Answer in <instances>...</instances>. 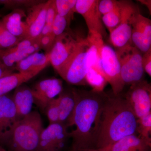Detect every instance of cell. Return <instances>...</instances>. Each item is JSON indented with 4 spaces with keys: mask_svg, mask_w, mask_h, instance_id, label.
Segmentation results:
<instances>
[{
    "mask_svg": "<svg viewBox=\"0 0 151 151\" xmlns=\"http://www.w3.org/2000/svg\"><path fill=\"white\" fill-rule=\"evenodd\" d=\"M76 105L67 127L75 126L69 133L71 144L68 151L96 149L101 113L109 95L103 92L72 88Z\"/></svg>",
    "mask_w": 151,
    "mask_h": 151,
    "instance_id": "cell-1",
    "label": "cell"
},
{
    "mask_svg": "<svg viewBox=\"0 0 151 151\" xmlns=\"http://www.w3.org/2000/svg\"><path fill=\"white\" fill-rule=\"evenodd\" d=\"M137 119L125 97L109 96L101 113L96 150L109 151L122 138L137 134Z\"/></svg>",
    "mask_w": 151,
    "mask_h": 151,
    "instance_id": "cell-2",
    "label": "cell"
},
{
    "mask_svg": "<svg viewBox=\"0 0 151 151\" xmlns=\"http://www.w3.org/2000/svg\"><path fill=\"white\" fill-rule=\"evenodd\" d=\"M43 129L40 114L32 111L0 135V145L9 151H36Z\"/></svg>",
    "mask_w": 151,
    "mask_h": 151,
    "instance_id": "cell-3",
    "label": "cell"
},
{
    "mask_svg": "<svg viewBox=\"0 0 151 151\" xmlns=\"http://www.w3.org/2000/svg\"><path fill=\"white\" fill-rule=\"evenodd\" d=\"M97 48V59L94 66L111 85L113 95H121L124 86L121 77V66L115 49L106 44L97 33L88 32L87 37Z\"/></svg>",
    "mask_w": 151,
    "mask_h": 151,
    "instance_id": "cell-4",
    "label": "cell"
},
{
    "mask_svg": "<svg viewBox=\"0 0 151 151\" xmlns=\"http://www.w3.org/2000/svg\"><path fill=\"white\" fill-rule=\"evenodd\" d=\"M97 48L87 37L83 38L67 62L58 72L68 84H86V76L97 59Z\"/></svg>",
    "mask_w": 151,
    "mask_h": 151,
    "instance_id": "cell-5",
    "label": "cell"
},
{
    "mask_svg": "<svg viewBox=\"0 0 151 151\" xmlns=\"http://www.w3.org/2000/svg\"><path fill=\"white\" fill-rule=\"evenodd\" d=\"M121 66V77L125 85H132L144 80L142 55L132 44L115 50Z\"/></svg>",
    "mask_w": 151,
    "mask_h": 151,
    "instance_id": "cell-6",
    "label": "cell"
},
{
    "mask_svg": "<svg viewBox=\"0 0 151 151\" xmlns=\"http://www.w3.org/2000/svg\"><path fill=\"white\" fill-rule=\"evenodd\" d=\"M121 21L119 25L110 32V40L115 50L132 44L133 20L140 13L139 7L131 1H119Z\"/></svg>",
    "mask_w": 151,
    "mask_h": 151,
    "instance_id": "cell-7",
    "label": "cell"
},
{
    "mask_svg": "<svg viewBox=\"0 0 151 151\" xmlns=\"http://www.w3.org/2000/svg\"><path fill=\"white\" fill-rule=\"evenodd\" d=\"M83 38L76 35L68 28L57 37L49 53L50 64L57 73L73 55Z\"/></svg>",
    "mask_w": 151,
    "mask_h": 151,
    "instance_id": "cell-8",
    "label": "cell"
},
{
    "mask_svg": "<svg viewBox=\"0 0 151 151\" xmlns=\"http://www.w3.org/2000/svg\"><path fill=\"white\" fill-rule=\"evenodd\" d=\"M125 98L137 119L151 112V86L147 81L131 85Z\"/></svg>",
    "mask_w": 151,
    "mask_h": 151,
    "instance_id": "cell-9",
    "label": "cell"
},
{
    "mask_svg": "<svg viewBox=\"0 0 151 151\" xmlns=\"http://www.w3.org/2000/svg\"><path fill=\"white\" fill-rule=\"evenodd\" d=\"M68 127L60 123L50 124L41 133L36 151H60L69 138Z\"/></svg>",
    "mask_w": 151,
    "mask_h": 151,
    "instance_id": "cell-10",
    "label": "cell"
},
{
    "mask_svg": "<svg viewBox=\"0 0 151 151\" xmlns=\"http://www.w3.org/2000/svg\"><path fill=\"white\" fill-rule=\"evenodd\" d=\"M99 0H77L76 13L80 14L86 22L89 32L97 33L103 38L107 36L102 15L98 10Z\"/></svg>",
    "mask_w": 151,
    "mask_h": 151,
    "instance_id": "cell-11",
    "label": "cell"
},
{
    "mask_svg": "<svg viewBox=\"0 0 151 151\" xmlns=\"http://www.w3.org/2000/svg\"><path fill=\"white\" fill-rule=\"evenodd\" d=\"M34 103L44 111L50 101L55 98L63 91L61 79L51 78L43 79L35 84L31 89Z\"/></svg>",
    "mask_w": 151,
    "mask_h": 151,
    "instance_id": "cell-12",
    "label": "cell"
},
{
    "mask_svg": "<svg viewBox=\"0 0 151 151\" xmlns=\"http://www.w3.org/2000/svg\"><path fill=\"white\" fill-rule=\"evenodd\" d=\"M131 41L132 44L143 53L151 48V21L140 13L133 20Z\"/></svg>",
    "mask_w": 151,
    "mask_h": 151,
    "instance_id": "cell-13",
    "label": "cell"
},
{
    "mask_svg": "<svg viewBox=\"0 0 151 151\" xmlns=\"http://www.w3.org/2000/svg\"><path fill=\"white\" fill-rule=\"evenodd\" d=\"M50 0L30 8L26 11V22L28 28L29 38L37 39L44 26L46 21L47 11Z\"/></svg>",
    "mask_w": 151,
    "mask_h": 151,
    "instance_id": "cell-14",
    "label": "cell"
},
{
    "mask_svg": "<svg viewBox=\"0 0 151 151\" xmlns=\"http://www.w3.org/2000/svg\"><path fill=\"white\" fill-rule=\"evenodd\" d=\"M26 11L16 9L12 11L1 19L6 28L13 35L24 40L29 38L28 28L26 22Z\"/></svg>",
    "mask_w": 151,
    "mask_h": 151,
    "instance_id": "cell-15",
    "label": "cell"
},
{
    "mask_svg": "<svg viewBox=\"0 0 151 151\" xmlns=\"http://www.w3.org/2000/svg\"><path fill=\"white\" fill-rule=\"evenodd\" d=\"M36 52L17 63L15 70L24 73H35L37 75L50 64L49 53Z\"/></svg>",
    "mask_w": 151,
    "mask_h": 151,
    "instance_id": "cell-16",
    "label": "cell"
},
{
    "mask_svg": "<svg viewBox=\"0 0 151 151\" xmlns=\"http://www.w3.org/2000/svg\"><path fill=\"white\" fill-rule=\"evenodd\" d=\"M12 97L19 119L25 117L32 112L34 98L31 89L27 85L23 84L16 88Z\"/></svg>",
    "mask_w": 151,
    "mask_h": 151,
    "instance_id": "cell-17",
    "label": "cell"
},
{
    "mask_svg": "<svg viewBox=\"0 0 151 151\" xmlns=\"http://www.w3.org/2000/svg\"><path fill=\"white\" fill-rule=\"evenodd\" d=\"M18 120L12 97L8 94L0 96V135L8 131Z\"/></svg>",
    "mask_w": 151,
    "mask_h": 151,
    "instance_id": "cell-18",
    "label": "cell"
},
{
    "mask_svg": "<svg viewBox=\"0 0 151 151\" xmlns=\"http://www.w3.org/2000/svg\"><path fill=\"white\" fill-rule=\"evenodd\" d=\"M40 50L39 44L35 45L23 51L17 50L13 47L6 49H0V60L6 67L15 69V66L17 63Z\"/></svg>",
    "mask_w": 151,
    "mask_h": 151,
    "instance_id": "cell-19",
    "label": "cell"
},
{
    "mask_svg": "<svg viewBox=\"0 0 151 151\" xmlns=\"http://www.w3.org/2000/svg\"><path fill=\"white\" fill-rule=\"evenodd\" d=\"M151 145L136 134L122 138L109 151H150Z\"/></svg>",
    "mask_w": 151,
    "mask_h": 151,
    "instance_id": "cell-20",
    "label": "cell"
},
{
    "mask_svg": "<svg viewBox=\"0 0 151 151\" xmlns=\"http://www.w3.org/2000/svg\"><path fill=\"white\" fill-rule=\"evenodd\" d=\"M58 96L56 99L59 110V123L67 127L75 109V97L72 89L63 91Z\"/></svg>",
    "mask_w": 151,
    "mask_h": 151,
    "instance_id": "cell-21",
    "label": "cell"
},
{
    "mask_svg": "<svg viewBox=\"0 0 151 151\" xmlns=\"http://www.w3.org/2000/svg\"><path fill=\"white\" fill-rule=\"evenodd\" d=\"M37 75L35 73H13L0 78V96L7 94Z\"/></svg>",
    "mask_w": 151,
    "mask_h": 151,
    "instance_id": "cell-22",
    "label": "cell"
},
{
    "mask_svg": "<svg viewBox=\"0 0 151 151\" xmlns=\"http://www.w3.org/2000/svg\"><path fill=\"white\" fill-rule=\"evenodd\" d=\"M86 84L92 87V90L103 92L108 82L104 76L94 66L90 68L86 76Z\"/></svg>",
    "mask_w": 151,
    "mask_h": 151,
    "instance_id": "cell-23",
    "label": "cell"
},
{
    "mask_svg": "<svg viewBox=\"0 0 151 151\" xmlns=\"http://www.w3.org/2000/svg\"><path fill=\"white\" fill-rule=\"evenodd\" d=\"M76 1L77 0H55L58 14L66 18L69 26L76 13Z\"/></svg>",
    "mask_w": 151,
    "mask_h": 151,
    "instance_id": "cell-24",
    "label": "cell"
},
{
    "mask_svg": "<svg viewBox=\"0 0 151 151\" xmlns=\"http://www.w3.org/2000/svg\"><path fill=\"white\" fill-rule=\"evenodd\" d=\"M42 0H0V5L12 11L16 9L26 11L30 8L43 2Z\"/></svg>",
    "mask_w": 151,
    "mask_h": 151,
    "instance_id": "cell-25",
    "label": "cell"
},
{
    "mask_svg": "<svg viewBox=\"0 0 151 151\" xmlns=\"http://www.w3.org/2000/svg\"><path fill=\"white\" fill-rule=\"evenodd\" d=\"M137 133L140 137L151 145V112L137 119Z\"/></svg>",
    "mask_w": 151,
    "mask_h": 151,
    "instance_id": "cell-26",
    "label": "cell"
},
{
    "mask_svg": "<svg viewBox=\"0 0 151 151\" xmlns=\"http://www.w3.org/2000/svg\"><path fill=\"white\" fill-rule=\"evenodd\" d=\"M102 20L103 24L107 28L109 32L119 25L121 21L119 1H118L117 5L112 12L102 16Z\"/></svg>",
    "mask_w": 151,
    "mask_h": 151,
    "instance_id": "cell-27",
    "label": "cell"
},
{
    "mask_svg": "<svg viewBox=\"0 0 151 151\" xmlns=\"http://www.w3.org/2000/svg\"><path fill=\"white\" fill-rule=\"evenodd\" d=\"M22 40L13 35L6 28L1 19H0V43L2 49L13 47Z\"/></svg>",
    "mask_w": 151,
    "mask_h": 151,
    "instance_id": "cell-28",
    "label": "cell"
},
{
    "mask_svg": "<svg viewBox=\"0 0 151 151\" xmlns=\"http://www.w3.org/2000/svg\"><path fill=\"white\" fill-rule=\"evenodd\" d=\"M44 112L46 113L49 124L59 123V110L56 98L49 102Z\"/></svg>",
    "mask_w": 151,
    "mask_h": 151,
    "instance_id": "cell-29",
    "label": "cell"
},
{
    "mask_svg": "<svg viewBox=\"0 0 151 151\" xmlns=\"http://www.w3.org/2000/svg\"><path fill=\"white\" fill-rule=\"evenodd\" d=\"M68 27L66 18L57 14L52 25V32L54 36L56 37L61 35Z\"/></svg>",
    "mask_w": 151,
    "mask_h": 151,
    "instance_id": "cell-30",
    "label": "cell"
},
{
    "mask_svg": "<svg viewBox=\"0 0 151 151\" xmlns=\"http://www.w3.org/2000/svg\"><path fill=\"white\" fill-rule=\"evenodd\" d=\"M117 2L118 1L116 0H100L98 1V10L102 16L112 12L117 5Z\"/></svg>",
    "mask_w": 151,
    "mask_h": 151,
    "instance_id": "cell-31",
    "label": "cell"
},
{
    "mask_svg": "<svg viewBox=\"0 0 151 151\" xmlns=\"http://www.w3.org/2000/svg\"><path fill=\"white\" fill-rule=\"evenodd\" d=\"M55 0H50L48 9L47 11L45 24L52 25L55 17L57 14Z\"/></svg>",
    "mask_w": 151,
    "mask_h": 151,
    "instance_id": "cell-32",
    "label": "cell"
},
{
    "mask_svg": "<svg viewBox=\"0 0 151 151\" xmlns=\"http://www.w3.org/2000/svg\"><path fill=\"white\" fill-rule=\"evenodd\" d=\"M142 65L144 71L151 76V48L142 55Z\"/></svg>",
    "mask_w": 151,
    "mask_h": 151,
    "instance_id": "cell-33",
    "label": "cell"
},
{
    "mask_svg": "<svg viewBox=\"0 0 151 151\" xmlns=\"http://www.w3.org/2000/svg\"><path fill=\"white\" fill-rule=\"evenodd\" d=\"M14 70L15 69L14 68H9L4 65H0V78L12 74Z\"/></svg>",
    "mask_w": 151,
    "mask_h": 151,
    "instance_id": "cell-34",
    "label": "cell"
},
{
    "mask_svg": "<svg viewBox=\"0 0 151 151\" xmlns=\"http://www.w3.org/2000/svg\"><path fill=\"white\" fill-rule=\"evenodd\" d=\"M141 4L144 5L147 8L149 9V12L151 14V1L150 0H139L138 1Z\"/></svg>",
    "mask_w": 151,
    "mask_h": 151,
    "instance_id": "cell-35",
    "label": "cell"
},
{
    "mask_svg": "<svg viewBox=\"0 0 151 151\" xmlns=\"http://www.w3.org/2000/svg\"><path fill=\"white\" fill-rule=\"evenodd\" d=\"M76 151H100L96 149H85V150H79Z\"/></svg>",
    "mask_w": 151,
    "mask_h": 151,
    "instance_id": "cell-36",
    "label": "cell"
},
{
    "mask_svg": "<svg viewBox=\"0 0 151 151\" xmlns=\"http://www.w3.org/2000/svg\"><path fill=\"white\" fill-rule=\"evenodd\" d=\"M0 151H9L0 145Z\"/></svg>",
    "mask_w": 151,
    "mask_h": 151,
    "instance_id": "cell-37",
    "label": "cell"
},
{
    "mask_svg": "<svg viewBox=\"0 0 151 151\" xmlns=\"http://www.w3.org/2000/svg\"><path fill=\"white\" fill-rule=\"evenodd\" d=\"M4 65V64H3L2 63V62H1V60H0V65Z\"/></svg>",
    "mask_w": 151,
    "mask_h": 151,
    "instance_id": "cell-38",
    "label": "cell"
},
{
    "mask_svg": "<svg viewBox=\"0 0 151 151\" xmlns=\"http://www.w3.org/2000/svg\"><path fill=\"white\" fill-rule=\"evenodd\" d=\"M0 49H2L1 46V43H0Z\"/></svg>",
    "mask_w": 151,
    "mask_h": 151,
    "instance_id": "cell-39",
    "label": "cell"
}]
</instances>
